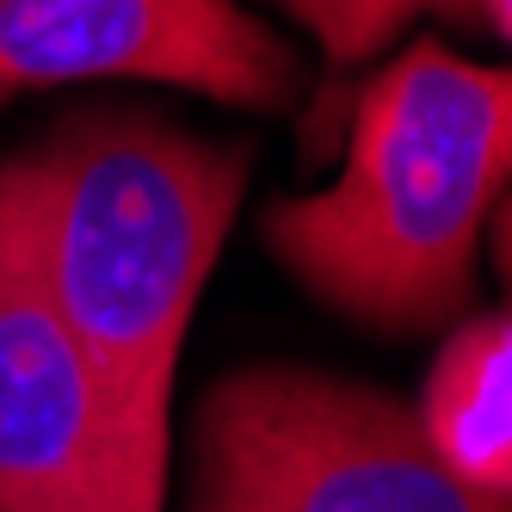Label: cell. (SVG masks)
I'll use <instances>...</instances> for the list:
<instances>
[{
    "label": "cell",
    "instance_id": "obj_1",
    "mask_svg": "<svg viewBox=\"0 0 512 512\" xmlns=\"http://www.w3.org/2000/svg\"><path fill=\"white\" fill-rule=\"evenodd\" d=\"M247 149L149 112H81L0 161L25 260L118 408L142 488H167V408L192 303L241 210Z\"/></svg>",
    "mask_w": 512,
    "mask_h": 512
},
{
    "label": "cell",
    "instance_id": "obj_2",
    "mask_svg": "<svg viewBox=\"0 0 512 512\" xmlns=\"http://www.w3.org/2000/svg\"><path fill=\"white\" fill-rule=\"evenodd\" d=\"M512 186V68L438 38L358 93L346 173L266 210L272 253L315 297L371 327H438L475 290V241Z\"/></svg>",
    "mask_w": 512,
    "mask_h": 512
},
{
    "label": "cell",
    "instance_id": "obj_3",
    "mask_svg": "<svg viewBox=\"0 0 512 512\" xmlns=\"http://www.w3.org/2000/svg\"><path fill=\"white\" fill-rule=\"evenodd\" d=\"M192 512H512V494L451 475L401 401L272 364L198 408Z\"/></svg>",
    "mask_w": 512,
    "mask_h": 512
},
{
    "label": "cell",
    "instance_id": "obj_4",
    "mask_svg": "<svg viewBox=\"0 0 512 512\" xmlns=\"http://www.w3.org/2000/svg\"><path fill=\"white\" fill-rule=\"evenodd\" d=\"M0 512H161L0 192Z\"/></svg>",
    "mask_w": 512,
    "mask_h": 512
},
{
    "label": "cell",
    "instance_id": "obj_5",
    "mask_svg": "<svg viewBox=\"0 0 512 512\" xmlns=\"http://www.w3.org/2000/svg\"><path fill=\"white\" fill-rule=\"evenodd\" d=\"M68 81H167L278 112L297 56L235 0H0V99Z\"/></svg>",
    "mask_w": 512,
    "mask_h": 512
},
{
    "label": "cell",
    "instance_id": "obj_6",
    "mask_svg": "<svg viewBox=\"0 0 512 512\" xmlns=\"http://www.w3.org/2000/svg\"><path fill=\"white\" fill-rule=\"evenodd\" d=\"M420 432L469 488L512 494V309L445 340L426 377Z\"/></svg>",
    "mask_w": 512,
    "mask_h": 512
},
{
    "label": "cell",
    "instance_id": "obj_7",
    "mask_svg": "<svg viewBox=\"0 0 512 512\" xmlns=\"http://www.w3.org/2000/svg\"><path fill=\"white\" fill-rule=\"evenodd\" d=\"M278 7L315 31L334 81H346L352 68H364L377 50H389L401 38V25H414L420 13L475 19V0H278Z\"/></svg>",
    "mask_w": 512,
    "mask_h": 512
},
{
    "label": "cell",
    "instance_id": "obj_8",
    "mask_svg": "<svg viewBox=\"0 0 512 512\" xmlns=\"http://www.w3.org/2000/svg\"><path fill=\"white\" fill-rule=\"evenodd\" d=\"M494 260H500L506 290H512V198H500V210H494Z\"/></svg>",
    "mask_w": 512,
    "mask_h": 512
},
{
    "label": "cell",
    "instance_id": "obj_9",
    "mask_svg": "<svg viewBox=\"0 0 512 512\" xmlns=\"http://www.w3.org/2000/svg\"><path fill=\"white\" fill-rule=\"evenodd\" d=\"M475 19H488L500 38L512 44V0H475Z\"/></svg>",
    "mask_w": 512,
    "mask_h": 512
}]
</instances>
